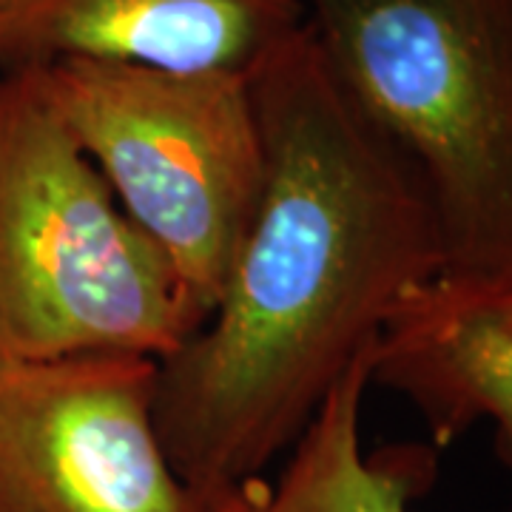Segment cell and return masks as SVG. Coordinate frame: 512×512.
I'll list each match as a JSON object with an SVG mask.
<instances>
[{"label":"cell","mask_w":512,"mask_h":512,"mask_svg":"<svg viewBox=\"0 0 512 512\" xmlns=\"http://www.w3.org/2000/svg\"><path fill=\"white\" fill-rule=\"evenodd\" d=\"M370 382L413 404L439 447L487 421L512 476V265L419 285L384 325Z\"/></svg>","instance_id":"cell-7"},{"label":"cell","mask_w":512,"mask_h":512,"mask_svg":"<svg viewBox=\"0 0 512 512\" xmlns=\"http://www.w3.org/2000/svg\"><path fill=\"white\" fill-rule=\"evenodd\" d=\"M370 356L333 387L274 481L254 478L234 487L214 498L208 512H410V501L436 476V461L419 444L365 450Z\"/></svg>","instance_id":"cell-8"},{"label":"cell","mask_w":512,"mask_h":512,"mask_svg":"<svg viewBox=\"0 0 512 512\" xmlns=\"http://www.w3.org/2000/svg\"><path fill=\"white\" fill-rule=\"evenodd\" d=\"M157 362L0 365V512H208L154 416Z\"/></svg>","instance_id":"cell-5"},{"label":"cell","mask_w":512,"mask_h":512,"mask_svg":"<svg viewBox=\"0 0 512 512\" xmlns=\"http://www.w3.org/2000/svg\"><path fill=\"white\" fill-rule=\"evenodd\" d=\"M305 23L302 0H0V74L60 60L251 74Z\"/></svg>","instance_id":"cell-6"},{"label":"cell","mask_w":512,"mask_h":512,"mask_svg":"<svg viewBox=\"0 0 512 512\" xmlns=\"http://www.w3.org/2000/svg\"><path fill=\"white\" fill-rule=\"evenodd\" d=\"M330 72L416 168L447 274L512 265V0H302Z\"/></svg>","instance_id":"cell-3"},{"label":"cell","mask_w":512,"mask_h":512,"mask_svg":"<svg viewBox=\"0 0 512 512\" xmlns=\"http://www.w3.org/2000/svg\"><path fill=\"white\" fill-rule=\"evenodd\" d=\"M40 74L114 200L171 262L202 325L262 191L248 74L103 60H60Z\"/></svg>","instance_id":"cell-4"},{"label":"cell","mask_w":512,"mask_h":512,"mask_svg":"<svg viewBox=\"0 0 512 512\" xmlns=\"http://www.w3.org/2000/svg\"><path fill=\"white\" fill-rule=\"evenodd\" d=\"M197 328L171 262L77 146L40 69L0 74V365L160 362Z\"/></svg>","instance_id":"cell-2"},{"label":"cell","mask_w":512,"mask_h":512,"mask_svg":"<svg viewBox=\"0 0 512 512\" xmlns=\"http://www.w3.org/2000/svg\"><path fill=\"white\" fill-rule=\"evenodd\" d=\"M265 174L217 305L157 362L154 416L208 510L288 456L410 293L444 271L424 183L308 23L248 74Z\"/></svg>","instance_id":"cell-1"}]
</instances>
